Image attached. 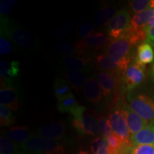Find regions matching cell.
Listing matches in <instances>:
<instances>
[{
  "label": "cell",
  "instance_id": "6da1fadb",
  "mask_svg": "<svg viewBox=\"0 0 154 154\" xmlns=\"http://www.w3.org/2000/svg\"><path fill=\"white\" fill-rule=\"evenodd\" d=\"M0 34L7 36L11 42L22 49L32 51L38 48L39 42L35 36L7 17L1 18Z\"/></svg>",
  "mask_w": 154,
  "mask_h": 154
},
{
  "label": "cell",
  "instance_id": "7a4b0ae2",
  "mask_svg": "<svg viewBox=\"0 0 154 154\" xmlns=\"http://www.w3.org/2000/svg\"><path fill=\"white\" fill-rule=\"evenodd\" d=\"M133 46L124 36L111 39L110 42L103 49V54L113 62L118 65L121 72L124 73L129 66L133 57Z\"/></svg>",
  "mask_w": 154,
  "mask_h": 154
},
{
  "label": "cell",
  "instance_id": "3957f363",
  "mask_svg": "<svg viewBox=\"0 0 154 154\" xmlns=\"http://www.w3.org/2000/svg\"><path fill=\"white\" fill-rule=\"evenodd\" d=\"M64 146L59 141L32 134L18 154H63Z\"/></svg>",
  "mask_w": 154,
  "mask_h": 154
},
{
  "label": "cell",
  "instance_id": "277c9868",
  "mask_svg": "<svg viewBox=\"0 0 154 154\" xmlns=\"http://www.w3.org/2000/svg\"><path fill=\"white\" fill-rule=\"evenodd\" d=\"M111 41L109 36L103 32H95L85 38L79 40L74 44L79 57H86L89 54L103 51Z\"/></svg>",
  "mask_w": 154,
  "mask_h": 154
},
{
  "label": "cell",
  "instance_id": "5b68a950",
  "mask_svg": "<svg viewBox=\"0 0 154 154\" xmlns=\"http://www.w3.org/2000/svg\"><path fill=\"white\" fill-rule=\"evenodd\" d=\"M127 99L130 106L141 118L150 123L154 122V99L146 94L129 91Z\"/></svg>",
  "mask_w": 154,
  "mask_h": 154
},
{
  "label": "cell",
  "instance_id": "8992f818",
  "mask_svg": "<svg viewBox=\"0 0 154 154\" xmlns=\"http://www.w3.org/2000/svg\"><path fill=\"white\" fill-rule=\"evenodd\" d=\"M131 20V14L128 9H119L108 26V35L111 39H116L124 36L130 27Z\"/></svg>",
  "mask_w": 154,
  "mask_h": 154
},
{
  "label": "cell",
  "instance_id": "52a82bcc",
  "mask_svg": "<svg viewBox=\"0 0 154 154\" xmlns=\"http://www.w3.org/2000/svg\"><path fill=\"white\" fill-rule=\"evenodd\" d=\"M145 77V66L132 61L122 76V89L124 91H131L139 86Z\"/></svg>",
  "mask_w": 154,
  "mask_h": 154
},
{
  "label": "cell",
  "instance_id": "ba28073f",
  "mask_svg": "<svg viewBox=\"0 0 154 154\" xmlns=\"http://www.w3.org/2000/svg\"><path fill=\"white\" fill-rule=\"evenodd\" d=\"M108 119L113 132L120 136L125 141H130V132L122 104L115 107L109 114Z\"/></svg>",
  "mask_w": 154,
  "mask_h": 154
},
{
  "label": "cell",
  "instance_id": "9c48e42d",
  "mask_svg": "<svg viewBox=\"0 0 154 154\" xmlns=\"http://www.w3.org/2000/svg\"><path fill=\"white\" fill-rule=\"evenodd\" d=\"M73 128L81 135L95 136L99 133V126L98 121L87 111L73 117L72 121Z\"/></svg>",
  "mask_w": 154,
  "mask_h": 154
},
{
  "label": "cell",
  "instance_id": "30bf717a",
  "mask_svg": "<svg viewBox=\"0 0 154 154\" xmlns=\"http://www.w3.org/2000/svg\"><path fill=\"white\" fill-rule=\"evenodd\" d=\"M0 105L9 108L12 111L20 109L22 106V94L15 86H6L0 90Z\"/></svg>",
  "mask_w": 154,
  "mask_h": 154
},
{
  "label": "cell",
  "instance_id": "8fae6325",
  "mask_svg": "<svg viewBox=\"0 0 154 154\" xmlns=\"http://www.w3.org/2000/svg\"><path fill=\"white\" fill-rule=\"evenodd\" d=\"M20 63L18 61H7L4 59L0 61V76L1 87L6 86H14L15 79L19 77Z\"/></svg>",
  "mask_w": 154,
  "mask_h": 154
},
{
  "label": "cell",
  "instance_id": "7c38bea8",
  "mask_svg": "<svg viewBox=\"0 0 154 154\" xmlns=\"http://www.w3.org/2000/svg\"><path fill=\"white\" fill-rule=\"evenodd\" d=\"M120 76L106 71L100 70L96 75L98 82L101 86L103 96L105 99H109L116 90Z\"/></svg>",
  "mask_w": 154,
  "mask_h": 154
},
{
  "label": "cell",
  "instance_id": "4fadbf2b",
  "mask_svg": "<svg viewBox=\"0 0 154 154\" xmlns=\"http://www.w3.org/2000/svg\"><path fill=\"white\" fill-rule=\"evenodd\" d=\"M66 126L63 122H53L40 126L36 131V135L46 139L59 140L64 137Z\"/></svg>",
  "mask_w": 154,
  "mask_h": 154
},
{
  "label": "cell",
  "instance_id": "5bb4252c",
  "mask_svg": "<svg viewBox=\"0 0 154 154\" xmlns=\"http://www.w3.org/2000/svg\"><path fill=\"white\" fill-rule=\"evenodd\" d=\"M122 107L126 116L127 125L131 134H136L149 125V122L144 120L137 113L135 112L130 106L124 103H122Z\"/></svg>",
  "mask_w": 154,
  "mask_h": 154
},
{
  "label": "cell",
  "instance_id": "9a60e30c",
  "mask_svg": "<svg viewBox=\"0 0 154 154\" xmlns=\"http://www.w3.org/2000/svg\"><path fill=\"white\" fill-rule=\"evenodd\" d=\"M5 134L17 146L18 153L32 135L29 131V128L26 126L10 127L6 131Z\"/></svg>",
  "mask_w": 154,
  "mask_h": 154
},
{
  "label": "cell",
  "instance_id": "2e32d148",
  "mask_svg": "<svg viewBox=\"0 0 154 154\" xmlns=\"http://www.w3.org/2000/svg\"><path fill=\"white\" fill-rule=\"evenodd\" d=\"M91 58L89 57H61L59 59L61 66L64 69H72V70L79 71L84 72L88 69Z\"/></svg>",
  "mask_w": 154,
  "mask_h": 154
},
{
  "label": "cell",
  "instance_id": "e0dca14e",
  "mask_svg": "<svg viewBox=\"0 0 154 154\" xmlns=\"http://www.w3.org/2000/svg\"><path fill=\"white\" fill-rule=\"evenodd\" d=\"M130 141L133 146L139 145L154 146V122L150 123L136 134L131 135Z\"/></svg>",
  "mask_w": 154,
  "mask_h": 154
},
{
  "label": "cell",
  "instance_id": "ac0fdd59",
  "mask_svg": "<svg viewBox=\"0 0 154 154\" xmlns=\"http://www.w3.org/2000/svg\"><path fill=\"white\" fill-rule=\"evenodd\" d=\"M84 95L87 101L98 104L101 101L103 93L98 81L94 78H88L83 88Z\"/></svg>",
  "mask_w": 154,
  "mask_h": 154
},
{
  "label": "cell",
  "instance_id": "d6986e66",
  "mask_svg": "<svg viewBox=\"0 0 154 154\" xmlns=\"http://www.w3.org/2000/svg\"><path fill=\"white\" fill-rule=\"evenodd\" d=\"M154 59V51L151 43L145 42L140 44L136 49V56L134 61L140 66H145L151 63Z\"/></svg>",
  "mask_w": 154,
  "mask_h": 154
},
{
  "label": "cell",
  "instance_id": "ffe728a7",
  "mask_svg": "<svg viewBox=\"0 0 154 154\" xmlns=\"http://www.w3.org/2000/svg\"><path fill=\"white\" fill-rule=\"evenodd\" d=\"M62 74L69 83L70 86L76 92H80L82 88H84L86 79L83 72L72 69H63Z\"/></svg>",
  "mask_w": 154,
  "mask_h": 154
},
{
  "label": "cell",
  "instance_id": "44dd1931",
  "mask_svg": "<svg viewBox=\"0 0 154 154\" xmlns=\"http://www.w3.org/2000/svg\"><path fill=\"white\" fill-rule=\"evenodd\" d=\"M117 11L113 6H105L99 9L94 16V23L96 26L103 28L109 26L111 19L114 17Z\"/></svg>",
  "mask_w": 154,
  "mask_h": 154
},
{
  "label": "cell",
  "instance_id": "7402d4cb",
  "mask_svg": "<svg viewBox=\"0 0 154 154\" xmlns=\"http://www.w3.org/2000/svg\"><path fill=\"white\" fill-rule=\"evenodd\" d=\"M154 16V5L151 8L135 14L131 20L130 27L134 30L143 29L149 22L150 19Z\"/></svg>",
  "mask_w": 154,
  "mask_h": 154
},
{
  "label": "cell",
  "instance_id": "603a6c76",
  "mask_svg": "<svg viewBox=\"0 0 154 154\" xmlns=\"http://www.w3.org/2000/svg\"><path fill=\"white\" fill-rule=\"evenodd\" d=\"M96 63L100 70L111 72L120 76H123V73L121 72L118 65L113 62L104 54H101L96 57Z\"/></svg>",
  "mask_w": 154,
  "mask_h": 154
},
{
  "label": "cell",
  "instance_id": "cb8c5ba5",
  "mask_svg": "<svg viewBox=\"0 0 154 154\" xmlns=\"http://www.w3.org/2000/svg\"><path fill=\"white\" fill-rule=\"evenodd\" d=\"M79 106L74 94L71 93L58 100L57 109L61 113H69L72 114Z\"/></svg>",
  "mask_w": 154,
  "mask_h": 154
},
{
  "label": "cell",
  "instance_id": "d4e9b609",
  "mask_svg": "<svg viewBox=\"0 0 154 154\" xmlns=\"http://www.w3.org/2000/svg\"><path fill=\"white\" fill-rule=\"evenodd\" d=\"M54 94L57 100L61 99L71 94V87L69 83L65 78L57 77L54 82Z\"/></svg>",
  "mask_w": 154,
  "mask_h": 154
},
{
  "label": "cell",
  "instance_id": "484cf974",
  "mask_svg": "<svg viewBox=\"0 0 154 154\" xmlns=\"http://www.w3.org/2000/svg\"><path fill=\"white\" fill-rule=\"evenodd\" d=\"M0 154H18L17 146L5 134L0 136Z\"/></svg>",
  "mask_w": 154,
  "mask_h": 154
},
{
  "label": "cell",
  "instance_id": "4316f807",
  "mask_svg": "<svg viewBox=\"0 0 154 154\" xmlns=\"http://www.w3.org/2000/svg\"><path fill=\"white\" fill-rule=\"evenodd\" d=\"M54 49L62 57H79L76 49L74 46L66 43L65 42H58L54 44Z\"/></svg>",
  "mask_w": 154,
  "mask_h": 154
},
{
  "label": "cell",
  "instance_id": "83f0119b",
  "mask_svg": "<svg viewBox=\"0 0 154 154\" xmlns=\"http://www.w3.org/2000/svg\"><path fill=\"white\" fill-rule=\"evenodd\" d=\"M15 121V116L12 111L5 106H0V124L1 126H9Z\"/></svg>",
  "mask_w": 154,
  "mask_h": 154
},
{
  "label": "cell",
  "instance_id": "f1b7e54d",
  "mask_svg": "<svg viewBox=\"0 0 154 154\" xmlns=\"http://www.w3.org/2000/svg\"><path fill=\"white\" fill-rule=\"evenodd\" d=\"M130 7L134 13L138 14L154 5V0H134L128 2Z\"/></svg>",
  "mask_w": 154,
  "mask_h": 154
},
{
  "label": "cell",
  "instance_id": "f546056e",
  "mask_svg": "<svg viewBox=\"0 0 154 154\" xmlns=\"http://www.w3.org/2000/svg\"><path fill=\"white\" fill-rule=\"evenodd\" d=\"M98 123H99V133L101 135V137L106 139L111 134L113 133L111 127L110 123H109V119L102 116L98 119Z\"/></svg>",
  "mask_w": 154,
  "mask_h": 154
},
{
  "label": "cell",
  "instance_id": "4dcf8cb0",
  "mask_svg": "<svg viewBox=\"0 0 154 154\" xmlns=\"http://www.w3.org/2000/svg\"><path fill=\"white\" fill-rule=\"evenodd\" d=\"M74 26V22L73 21H66L61 23V25L57 28L54 32V36L57 39L63 38L68 34Z\"/></svg>",
  "mask_w": 154,
  "mask_h": 154
},
{
  "label": "cell",
  "instance_id": "1f68e13d",
  "mask_svg": "<svg viewBox=\"0 0 154 154\" xmlns=\"http://www.w3.org/2000/svg\"><path fill=\"white\" fill-rule=\"evenodd\" d=\"M95 26L92 22H86L80 24L76 29V35L81 39L85 38L94 33Z\"/></svg>",
  "mask_w": 154,
  "mask_h": 154
},
{
  "label": "cell",
  "instance_id": "d6a6232c",
  "mask_svg": "<svg viewBox=\"0 0 154 154\" xmlns=\"http://www.w3.org/2000/svg\"><path fill=\"white\" fill-rule=\"evenodd\" d=\"M18 2L15 0H2L0 3V16L1 18H5L7 15L16 7Z\"/></svg>",
  "mask_w": 154,
  "mask_h": 154
},
{
  "label": "cell",
  "instance_id": "836d02e7",
  "mask_svg": "<svg viewBox=\"0 0 154 154\" xmlns=\"http://www.w3.org/2000/svg\"><path fill=\"white\" fill-rule=\"evenodd\" d=\"M12 51L13 47L11 40L7 36L0 34V54L9 55Z\"/></svg>",
  "mask_w": 154,
  "mask_h": 154
},
{
  "label": "cell",
  "instance_id": "e575fe53",
  "mask_svg": "<svg viewBox=\"0 0 154 154\" xmlns=\"http://www.w3.org/2000/svg\"><path fill=\"white\" fill-rule=\"evenodd\" d=\"M131 154H154V146L139 145L132 146Z\"/></svg>",
  "mask_w": 154,
  "mask_h": 154
},
{
  "label": "cell",
  "instance_id": "d590c367",
  "mask_svg": "<svg viewBox=\"0 0 154 154\" xmlns=\"http://www.w3.org/2000/svg\"><path fill=\"white\" fill-rule=\"evenodd\" d=\"M105 146H108V142L106 139L102 137H97L92 141L91 145V149L92 153L94 154L96 151L101 147Z\"/></svg>",
  "mask_w": 154,
  "mask_h": 154
},
{
  "label": "cell",
  "instance_id": "8d00e7d4",
  "mask_svg": "<svg viewBox=\"0 0 154 154\" xmlns=\"http://www.w3.org/2000/svg\"><path fill=\"white\" fill-rule=\"evenodd\" d=\"M146 41L149 43H154V26L149 29L148 30L146 31Z\"/></svg>",
  "mask_w": 154,
  "mask_h": 154
},
{
  "label": "cell",
  "instance_id": "74e56055",
  "mask_svg": "<svg viewBox=\"0 0 154 154\" xmlns=\"http://www.w3.org/2000/svg\"><path fill=\"white\" fill-rule=\"evenodd\" d=\"M154 26V16L152 17V18L150 19V21L149 22H148V24H146V26H145V28L143 29L144 30H145V32L146 30H148L149 29L151 28V27H153Z\"/></svg>",
  "mask_w": 154,
  "mask_h": 154
},
{
  "label": "cell",
  "instance_id": "f35d334b",
  "mask_svg": "<svg viewBox=\"0 0 154 154\" xmlns=\"http://www.w3.org/2000/svg\"><path fill=\"white\" fill-rule=\"evenodd\" d=\"M79 154H93L91 153H90V152L88 151H81Z\"/></svg>",
  "mask_w": 154,
  "mask_h": 154
},
{
  "label": "cell",
  "instance_id": "ab89813d",
  "mask_svg": "<svg viewBox=\"0 0 154 154\" xmlns=\"http://www.w3.org/2000/svg\"><path fill=\"white\" fill-rule=\"evenodd\" d=\"M153 48H154V43L153 44Z\"/></svg>",
  "mask_w": 154,
  "mask_h": 154
},
{
  "label": "cell",
  "instance_id": "60d3db41",
  "mask_svg": "<svg viewBox=\"0 0 154 154\" xmlns=\"http://www.w3.org/2000/svg\"><path fill=\"white\" fill-rule=\"evenodd\" d=\"M153 72H154V66H153Z\"/></svg>",
  "mask_w": 154,
  "mask_h": 154
}]
</instances>
